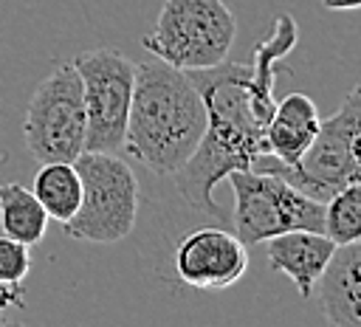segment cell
Returning <instances> with one entry per match:
<instances>
[{
	"label": "cell",
	"mask_w": 361,
	"mask_h": 327,
	"mask_svg": "<svg viewBox=\"0 0 361 327\" xmlns=\"http://www.w3.org/2000/svg\"><path fill=\"white\" fill-rule=\"evenodd\" d=\"M322 6L333 11H353V8H361V0H322Z\"/></svg>",
	"instance_id": "cell-18"
},
{
	"label": "cell",
	"mask_w": 361,
	"mask_h": 327,
	"mask_svg": "<svg viewBox=\"0 0 361 327\" xmlns=\"http://www.w3.org/2000/svg\"><path fill=\"white\" fill-rule=\"evenodd\" d=\"M358 135H361V82L350 90V96L344 99L338 113H333L330 118H324L319 124L313 144L307 147V152L302 155V161L293 169L282 166L268 152L259 155L251 164V169L274 172V175L285 178L290 186H296L305 195L324 203L341 186L361 180V166L353 155V144Z\"/></svg>",
	"instance_id": "cell-5"
},
{
	"label": "cell",
	"mask_w": 361,
	"mask_h": 327,
	"mask_svg": "<svg viewBox=\"0 0 361 327\" xmlns=\"http://www.w3.org/2000/svg\"><path fill=\"white\" fill-rule=\"evenodd\" d=\"M82 79L85 99V149L118 152L124 149V130L135 85V62L118 48H96L71 59Z\"/></svg>",
	"instance_id": "cell-8"
},
{
	"label": "cell",
	"mask_w": 361,
	"mask_h": 327,
	"mask_svg": "<svg viewBox=\"0 0 361 327\" xmlns=\"http://www.w3.org/2000/svg\"><path fill=\"white\" fill-rule=\"evenodd\" d=\"M336 245L361 240V180L341 186L324 200V228Z\"/></svg>",
	"instance_id": "cell-15"
},
{
	"label": "cell",
	"mask_w": 361,
	"mask_h": 327,
	"mask_svg": "<svg viewBox=\"0 0 361 327\" xmlns=\"http://www.w3.org/2000/svg\"><path fill=\"white\" fill-rule=\"evenodd\" d=\"M48 214L42 203L34 197L31 189L23 183H0V228L6 237H14L20 242L39 245L48 231Z\"/></svg>",
	"instance_id": "cell-14"
},
{
	"label": "cell",
	"mask_w": 361,
	"mask_h": 327,
	"mask_svg": "<svg viewBox=\"0 0 361 327\" xmlns=\"http://www.w3.org/2000/svg\"><path fill=\"white\" fill-rule=\"evenodd\" d=\"M73 166L82 178V203L62 223L65 234L85 242H118L130 237L138 217V180L127 161L116 152L85 149Z\"/></svg>",
	"instance_id": "cell-4"
},
{
	"label": "cell",
	"mask_w": 361,
	"mask_h": 327,
	"mask_svg": "<svg viewBox=\"0 0 361 327\" xmlns=\"http://www.w3.org/2000/svg\"><path fill=\"white\" fill-rule=\"evenodd\" d=\"M226 178L234 192V234L245 245L265 242L290 228H324V203L285 178L257 169H234Z\"/></svg>",
	"instance_id": "cell-6"
},
{
	"label": "cell",
	"mask_w": 361,
	"mask_h": 327,
	"mask_svg": "<svg viewBox=\"0 0 361 327\" xmlns=\"http://www.w3.org/2000/svg\"><path fill=\"white\" fill-rule=\"evenodd\" d=\"M175 273L197 290H226L248 271V245L228 228L203 226L175 248Z\"/></svg>",
	"instance_id": "cell-9"
},
{
	"label": "cell",
	"mask_w": 361,
	"mask_h": 327,
	"mask_svg": "<svg viewBox=\"0 0 361 327\" xmlns=\"http://www.w3.org/2000/svg\"><path fill=\"white\" fill-rule=\"evenodd\" d=\"M206 107L189 70L164 59L135 65L124 149L155 175H175L197 149Z\"/></svg>",
	"instance_id": "cell-2"
},
{
	"label": "cell",
	"mask_w": 361,
	"mask_h": 327,
	"mask_svg": "<svg viewBox=\"0 0 361 327\" xmlns=\"http://www.w3.org/2000/svg\"><path fill=\"white\" fill-rule=\"evenodd\" d=\"M296 39V20L276 14L271 34L254 48L248 65L226 59L214 68L189 70L206 107V130L197 149L172 178L180 197L212 220H226V209L212 195L214 186L234 169H251V164L268 152L265 130L276 107V73L285 70L279 62Z\"/></svg>",
	"instance_id": "cell-1"
},
{
	"label": "cell",
	"mask_w": 361,
	"mask_h": 327,
	"mask_svg": "<svg viewBox=\"0 0 361 327\" xmlns=\"http://www.w3.org/2000/svg\"><path fill=\"white\" fill-rule=\"evenodd\" d=\"M316 288L330 324L361 327V240L336 245Z\"/></svg>",
	"instance_id": "cell-11"
},
{
	"label": "cell",
	"mask_w": 361,
	"mask_h": 327,
	"mask_svg": "<svg viewBox=\"0 0 361 327\" xmlns=\"http://www.w3.org/2000/svg\"><path fill=\"white\" fill-rule=\"evenodd\" d=\"M234 37L237 20L223 0H164L141 45L180 70H203L226 62Z\"/></svg>",
	"instance_id": "cell-3"
},
{
	"label": "cell",
	"mask_w": 361,
	"mask_h": 327,
	"mask_svg": "<svg viewBox=\"0 0 361 327\" xmlns=\"http://www.w3.org/2000/svg\"><path fill=\"white\" fill-rule=\"evenodd\" d=\"M31 192L51 220L68 223L82 203V178L73 161H48L37 169Z\"/></svg>",
	"instance_id": "cell-13"
},
{
	"label": "cell",
	"mask_w": 361,
	"mask_h": 327,
	"mask_svg": "<svg viewBox=\"0 0 361 327\" xmlns=\"http://www.w3.org/2000/svg\"><path fill=\"white\" fill-rule=\"evenodd\" d=\"M333 251H336V242L324 231L290 228L268 237V268L285 273L296 285L299 296L310 299Z\"/></svg>",
	"instance_id": "cell-10"
},
{
	"label": "cell",
	"mask_w": 361,
	"mask_h": 327,
	"mask_svg": "<svg viewBox=\"0 0 361 327\" xmlns=\"http://www.w3.org/2000/svg\"><path fill=\"white\" fill-rule=\"evenodd\" d=\"M23 304V285H0V316L8 307Z\"/></svg>",
	"instance_id": "cell-17"
},
{
	"label": "cell",
	"mask_w": 361,
	"mask_h": 327,
	"mask_svg": "<svg viewBox=\"0 0 361 327\" xmlns=\"http://www.w3.org/2000/svg\"><path fill=\"white\" fill-rule=\"evenodd\" d=\"M31 271V251L14 237H0V285H23Z\"/></svg>",
	"instance_id": "cell-16"
},
{
	"label": "cell",
	"mask_w": 361,
	"mask_h": 327,
	"mask_svg": "<svg viewBox=\"0 0 361 327\" xmlns=\"http://www.w3.org/2000/svg\"><path fill=\"white\" fill-rule=\"evenodd\" d=\"M319 124L322 118H319L316 101L305 93H288L282 101H276L265 130L268 155H274L282 166L293 169L307 152V147L313 144Z\"/></svg>",
	"instance_id": "cell-12"
},
{
	"label": "cell",
	"mask_w": 361,
	"mask_h": 327,
	"mask_svg": "<svg viewBox=\"0 0 361 327\" xmlns=\"http://www.w3.org/2000/svg\"><path fill=\"white\" fill-rule=\"evenodd\" d=\"M85 132L82 79L73 62H56L28 101L23 121L25 147L39 164L76 161L85 152Z\"/></svg>",
	"instance_id": "cell-7"
}]
</instances>
